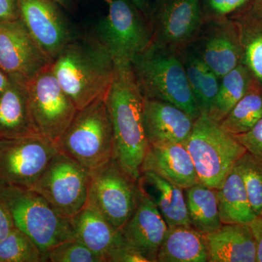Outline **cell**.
<instances>
[{
	"mask_svg": "<svg viewBox=\"0 0 262 262\" xmlns=\"http://www.w3.org/2000/svg\"><path fill=\"white\" fill-rule=\"evenodd\" d=\"M251 0H201L205 18H225L238 11Z\"/></svg>",
	"mask_w": 262,
	"mask_h": 262,
	"instance_id": "obj_33",
	"label": "cell"
},
{
	"mask_svg": "<svg viewBox=\"0 0 262 262\" xmlns=\"http://www.w3.org/2000/svg\"><path fill=\"white\" fill-rule=\"evenodd\" d=\"M189 87L201 114L208 115L218 92L220 79L196 54L192 48L182 51Z\"/></svg>",
	"mask_w": 262,
	"mask_h": 262,
	"instance_id": "obj_26",
	"label": "cell"
},
{
	"mask_svg": "<svg viewBox=\"0 0 262 262\" xmlns=\"http://www.w3.org/2000/svg\"><path fill=\"white\" fill-rule=\"evenodd\" d=\"M20 19L50 62L70 42L68 26L50 0H17Z\"/></svg>",
	"mask_w": 262,
	"mask_h": 262,
	"instance_id": "obj_15",
	"label": "cell"
},
{
	"mask_svg": "<svg viewBox=\"0 0 262 262\" xmlns=\"http://www.w3.org/2000/svg\"><path fill=\"white\" fill-rule=\"evenodd\" d=\"M96 37L114 62H131L152 43V26L129 0H113L98 24Z\"/></svg>",
	"mask_w": 262,
	"mask_h": 262,
	"instance_id": "obj_8",
	"label": "cell"
},
{
	"mask_svg": "<svg viewBox=\"0 0 262 262\" xmlns=\"http://www.w3.org/2000/svg\"><path fill=\"white\" fill-rule=\"evenodd\" d=\"M189 47L220 79L242 61L238 29L230 17L205 18Z\"/></svg>",
	"mask_w": 262,
	"mask_h": 262,
	"instance_id": "obj_13",
	"label": "cell"
},
{
	"mask_svg": "<svg viewBox=\"0 0 262 262\" xmlns=\"http://www.w3.org/2000/svg\"><path fill=\"white\" fill-rule=\"evenodd\" d=\"M216 193L222 224L250 225L256 218L243 179L234 166Z\"/></svg>",
	"mask_w": 262,
	"mask_h": 262,
	"instance_id": "obj_25",
	"label": "cell"
},
{
	"mask_svg": "<svg viewBox=\"0 0 262 262\" xmlns=\"http://www.w3.org/2000/svg\"><path fill=\"white\" fill-rule=\"evenodd\" d=\"M209 251L205 234L191 225L168 227L157 262H208Z\"/></svg>",
	"mask_w": 262,
	"mask_h": 262,
	"instance_id": "obj_23",
	"label": "cell"
},
{
	"mask_svg": "<svg viewBox=\"0 0 262 262\" xmlns=\"http://www.w3.org/2000/svg\"><path fill=\"white\" fill-rule=\"evenodd\" d=\"M262 118V87L256 82L244 97L220 122L221 126L232 135L244 134Z\"/></svg>",
	"mask_w": 262,
	"mask_h": 262,
	"instance_id": "obj_29",
	"label": "cell"
},
{
	"mask_svg": "<svg viewBox=\"0 0 262 262\" xmlns=\"http://www.w3.org/2000/svg\"><path fill=\"white\" fill-rule=\"evenodd\" d=\"M168 229L163 215L142 191L135 212L119 231L127 244L144 256L148 262H157L158 251Z\"/></svg>",
	"mask_w": 262,
	"mask_h": 262,
	"instance_id": "obj_16",
	"label": "cell"
},
{
	"mask_svg": "<svg viewBox=\"0 0 262 262\" xmlns=\"http://www.w3.org/2000/svg\"><path fill=\"white\" fill-rule=\"evenodd\" d=\"M253 82L249 71L242 63L222 77L208 116L215 121L222 122L246 94Z\"/></svg>",
	"mask_w": 262,
	"mask_h": 262,
	"instance_id": "obj_28",
	"label": "cell"
},
{
	"mask_svg": "<svg viewBox=\"0 0 262 262\" xmlns=\"http://www.w3.org/2000/svg\"><path fill=\"white\" fill-rule=\"evenodd\" d=\"M149 17L153 42L179 52L192 45L204 22L201 0H155Z\"/></svg>",
	"mask_w": 262,
	"mask_h": 262,
	"instance_id": "obj_12",
	"label": "cell"
},
{
	"mask_svg": "<svg viewBox=\"0 0 262 262\" xmlns=\"http://www.w3.org/2000/svg\"><path fill=\"white\" fill-rule=\"evenodd\" d=\"M49 63L20 19L0 21V70L9 78L27 83Z\"/></svg>",
	"mask_w": 262,
	"mask_h": 262,
	"instance_id": "obj_14",
	"label": "cell"
},
{
	"mask_svg": "<svg viewBox=\"0 0 262 262\" xmlns=\"http://www.w3.org/2000/svg\"><path fill=\"white\" fill-rule=\"evenodd\" d=\"M51 63L29 81L27 88L31 116L36 130L56 144L78 110L58 83Z\"/></svg>",
	"mask_w": 262,
	"mask_h": 262,
	"instance_id": "obj_9",
	"label": "cell"
},
{
	"mask_svg": "<svg viewBox=\"0 0 262 262\" xmlns=\"http://www.w3.org/2000/svg\"><path fill=\"white\" fill-rule=\"evenodd\" d=\"M90 170L58 151L30 189L71 219L87 204Z\"/></svg>",
	"mask_w": 262,
	"mask_h": 262,
	"instance_id": "obj_10",
	"label": "cell"
},
{
	"mask_svg": "<svg viewBox=\"0 0 262 262\" xmlns=\"http://www.w3.org/2000/svg\"><path fill=\"white\" fill-rule=\"evenodd\" d=\"M249 225L256 243V262H262V212L260 214L256 215L255 220Z\"/></svg>",
	"mask_w": 262,
	"mask_h": 262,
	"instance_id": "obj_38",
	"label": "cell"
},
{
	"mask_svg": "<svg viewBox=\"0 0 262 262\" xmlns=\"http://www.w3.org/2000/svg\"><path fill=\"white\" fill-rule=\"evenodd\" d=\"M248 5L256 13L262 14V0H251Z\"/></svg>",
	"mask_w": 262,
	"mask_h": 262,
	"instance_id": "obj_40",
	"label": "cell"
},
{
	"mask_svg": "<svg viewBox=\"0 0 262 262\" xmlns=\"http://www.w3.org/2000/svg\"><path fill=\"white\" fill-rule=\"evenodd\" d=\"M51 66L78 110L106 98L115 73L113 58L96 37L71 39Z\"/></svg>",
	"mask_w": 262,
	"mask_h": 262,
	"instance_id": "obj_2",
	"label": "cell"
},
{
	"mask_svg": "<svg viewBox=\"0 0 262 262\" xmlns=\"http://www.w3.org/2000/svg\"><path fill=\"white\" fill-rule=\"evenodd\" d=\"M0 198L15 226L37 245L44 255L57 245L74 239L70 219L57 213L42 196L27 188L0 184Z\"/></svg>",
	"mask_w": 262,
	"mask_h": 262,
	"instance_id": "obj_5",
	"label": "cell"
},
{
	"mask_svg": "<svg viewBox=\"0 0 262 262\" xmlns=\"http://www.w3.org/2000/svg\"><path fill=\"white\" fill-rule=\"evenodd\" d=\"M191 226L201 233L208 234L222 225L219 211L216 189L202 183L184 189Z\"/></svg>",
	"mask_w": 262,
	"mask_h": 262,
	"instance_id": "obj_27",
	"label": "cell"
},
{
	"mask_svg": "<svg viewBox=\"0 0 262 262\" xmlns=\"http://www.w3.org/2000/svg\"><path fill=\"white\" fill-rule=\"evenodd\" d=\"M145 171L152 172L183 189L201 183L184 144H149L141 165V173Z\"/></svg>",
	"mask_w": 262,
	"mask_h": 262,
	"instance_id": "obj_18",
	"label": "cell"
},
{
	"mask_svg": "<svg viewBox=\"0 0 262 262\" xmlns=\"http://www.w3.org/2000/svg\"><path fill=\"white\" fill-rule=\"evenodd\" d=\"M42 261V253L37 245L16 227L0 241V262Z\"/></svg>",
	"mask_w": 262,
	"mask_h": 262,
	"instance_id": "obj_30",
	"label": "cell"
},
{
	"mask_svg": "<svg viewBox=\"0 0 262 262\" xmlns=\"http://www.w3.org/2000/svg\"><path fill=\"white\" fill-rule=\"evenodd\" d=\"M184 144L192 158L200 182L216 189L246 152L234 135L206 114L196 119Z\"/></svg>",
	"mask_w": 262,
	"mask_h": 262,
	"instance_id": "obj_6",
	"label": "cell"
},
{
	"mask_svg": "<svg viewBox=\"0 0 262 262\" xmlns=\"http://www.w3.org/2000/svg\"><path fill=\"white\" fill-rule=\"evenodd\" d=\"M194 121L195 119L173 103L144 98V128L149 144H184Z\"/></svg>",
	"mask_w": 262,
	"mask_h": 262,
	"instance_id": "obj_17",
	"label": "cell"
},
{
	"mask_svg": "<svg viewBox=\"0 0 262 262\" xmlns=\"http://www.w3.org/2000/svg\"><path fill=\"white\" fill-rule=\"evenodd\" d=\"M44 261L103 262L87 246L77 239H70L57 245L44 255Z\"/></svg>",
	"mask_w": 262,
	"mask_h": 262,
	"instance_id": "obj_32",
	"label": "cell"
},
{
	"mask_svg": "<svg viewBox=\"0 0 262 262\" xmlns=\"http://www.w3.org/2000/svg\"><path fill=\"white\" fill-rule=\"evenodd\" d=\"M35 134L38 133L31 116L27 83L10 78L0 93V139Z\"/></svg>",
	"mask_w": 262,
	"mask_h": 262,
	"instance_id": "obj_20",
	"label": "cell"
},
{
	"mask_svg": "<svg viewBox=\"0 0 262 262\" xmlns=\"http://www.w3.org/2000/svg\"><path fill=\"white\" fill-rule=\"evenodd\" d=\"M139 183L141 190L154 203L168 227L191 225L184 189L152 172H142Z\"/></svg>",
	"mask_w": 262,
	"mask_h": 262,
	"instance_id": "obj_21",
	"label": "cell"
},
{
	"mask_svg": "<svg viewBox=\"0 0 262 262\" xmlns=\"http://www.w3.org/2000/svg\"><path fill=\"white\" fill-rule=\"evenodd\" d=\"M105 101L113 125L115 159L139 181L149 142L144 128V98L130 62H115L114 78Z\"/></svg>",
	"mask_w": 262,
	"mask_h": 262,
	"instance_id": "obj_1",
	"label": "cell"
},
{
	"mask_svg": "<svg viewBox=\"0 0 262 262\" xmlns=\"http://www.w3.org/2000/svg\"><path fill=\"white\" fill-rule=\"evenodd\" d=\"M15 228L14 222L9 210L0 198V241L8 237V234Z\"/></svg>",
	"mask_w": 262,
	"mask_h": 262,
	"instance_id": "obj_36",
	"label": "cell"
},
{
	"mask_svg": "<svg viewBox=\"0 0 262 262\" xmlns=\"http://www.w3.org/2000/svg\"><path fill=\"white\" fill-rule=\"evenodd\" d=\"M206 237L208 262L256 261V243L249 225L222 224Z\"/></svg>",
	"mask_w": 262,
	"mask_h": 262,
	"instance_id": "obj_19",
	"label": "cell"
},
{
	"mask_svg": "<svg viewBox=\"0 0 262 262\" xmlns=\"http://www.w3.org/2000/svg\"><path fill=\"white\" fill-rule=\"evenodd\" d=\"M58 152L38 134L0 139V184L31 189Z\"/></svg>",
	"mask_w": 262,
	"mask_h": 262,
	"instance_id": "obj_11",
	"label": "cell"
},
{
	"mask_svg": "<svg viewBox=\"0 0 262 262\" xmlns=\"http://www.w3.org/2000/svg\"><path fill=\"white\" fill-rule=\"evenodd\" d=\"M141 194L139 181L127 173L115 158L90 170L86 206L102 215L117 230L134 214Z\"/></svg>",
	"mask_w": 262,
	"mask_h": 262,
	"instance_id": "obj_7",
	"label": "cell"
},
{
	"mask_svg": "<svg viewBox=\"0 0 262 262\" xmlns=\"http://www.w3.org/2000/svg\"><path fill=\"white\" fill-rule=\"evenodd\" d=\"M56 146L59 152L89 170L115 158V139L105 98L78 110Z\"/></svg>",
	"mask_w": 262,
	"mask_h": 262,
	"instance_id": "obj_4",
	"label": "cell"
},
{
	"mask_svg": "<svg viewBox=\"0 0 262 262\" xmlns=\"http://www.w3.org/2000/svg\"><path fill=\"white\" fill-rule=\"evenodd\" d=\"M20 19L17 0H0V21Z\"/></svg>",
	"mask_w": 262,
	"mask_h": 262,
	"instance_id": "obj_37",
	"label": "cell"
},
{
	"mask_svg": "<svg viewBox=\"0 0 262 262\" xmlns=\"http://www.w3.org/2000/svg\"><path fill=\"white\" fill-rule=\"evenodd\" d=\"M106 262H148L147 259L138 252L135 248L127 244L121 235V238L111 250Z\"/></svg>",
	"mask_w": 262,
	"mask_h": 262,
	"instance_id": "obj_35",
	"label": "cell"
},
{
	"mask_svg": "<svg viewBox=\"0 0 262 262\" xmlns=\"http://www.w3.org/2000/svg\"><path fill=\"white\" fill-rule=\"evenodd\" d=\"M74 239L82 243L106 262V256L121 238L107 220L92 208L85 206L70 219Z\"/></svg>",
	"mask_w": 262,
	"mask_h": 262,
	"instance_id": "obj_22",
	"label": "cell"
},
{
	"mask_svg": "<svg viewBox=\"0 0 262 262\" xmlns=\"http://www.w3.org/2000/svg\"><path fill=\"white\" fill-rule=\"evenodd\" d=\"M130 63L144 98L173 103L195 120L201 115L188 82L182 52L152 42Z\"/></svg>",
	"mask_w": 262,
	"mask_h": 262,
	"instance_id": "obj_3",
	"label": "cell"
},
{
	"mask_svg": "<svg viewBox=\"0 0 262 262\" xmlns=\"http://www.w3.org/2000/svg\"><path fill=\"white\" fill-rule=\"evenodd\" d=\"M53 1L56 2L58 4L64 5L68 2V0H53Z\"/></svg>",
	"mask_w": 262,
	"mask_h": 262,
	"instance_id": "obj_42",
	"label": "cell"
},
{
	"mask_svg": "<svg viewBox=\"0 0 262 262\" xmlns=\"http://www.w3.org/2000/svg\"><path fill=\"white\" fill-rule=\"evenodd\" d=\"M103 1L106 2V3H108V4H110V3H111L113 1V0H103Z\"/></svg>",
	"mask_w": 262,
	"mask_h": 262,
	"instance_id": "obj_43",
	"label": "cell"
},
{
	"mask_svg": "<svg viewBox=\"0 0 262 262\" xmlns=\"http://www.w3.org/2000/svg\"><path fill=\"white\" fill-rule=\"evenodd\" d=\"M138 10L144 13L146 16H149L151 7L150 6L149 0H129Z\"/></svg>",
	"mask_w": 262,
	"mask_h": 262,
	"instance_id": "obj_39",
	"label": "cell"
},
{
	"mask_svg": "<svg viewBox=\"0 0 262 262\" xmlns=\"http://www.w3.org/2000/svg\"><path fill=\"white\" fill-rule=\"evenodd\" d=\"M246 187L250 203L256 215L262 212V164L253 159L247 151L236 163Z\"/></svg>",
	"mask_w": 262,
	"mask_h": 262,
	"instance_id": "obj_31",
	"label": "cell"
},
{
	"mask_svg": "<svg viewBox=\"0 0 262 262\" xmlns=\"http://www.w3.org/2000/svg\"><path fill=\"white\" fill-rule=\"evenodd\" d=\"M238 29L242 61L253 80L262 87V14L251 9L248 3L229 15Z\"/></svg>",
	"mask_w": 262,
	"mask_h": 262,
	"instance_id": "obj_24",
	"label": "cell"
},
{
	"mask_svg": "<svg viewBox=\"0 0 262 262\" xmlns=\"http://www.w3.org/2000/svg\"><path fill=\"white\" fill-rule=\"evenodd\" d=\"M253 159L262 164V118L244 134L234 135Z\"/></svg>",
	"mask_w": 262,
	"mask_h": 262,
	"instance_id": "obj_34",
	"label": "cell"
},
{
	"mask_svg": "<svg viewBox=\"0 0 262 262\" xmlns=\"http://www.w3.org/2000/svg\"><path fill=\"white\" fill-rule=\"evenodd\" d=\"M10 78L3 70H0V93L8 85Z\"/></svg>",
	"mask_w": 262,
	"mask_h": 262,
	"instance_id": "obj_41",
	"label": "cell"
}]
</instances>
